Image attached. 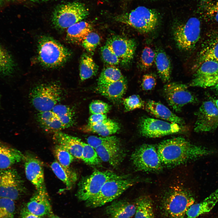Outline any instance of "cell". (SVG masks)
<instances>
[{
	"label": "cell",
	"mask_w": 218,
	"mask_h": 218,
	"mask_svg": "<svg viewBox=\"0 0 218 218\" xmlns=\"http://www.w3.org/2000/svg\"><path fill=\"white\" fill-rule=\"evenodd\" d=\"M162 164L175 166L214 153L207 148L193 144L185 138L174 137L164 140L157 147Z\"/></svg>",
	"instance_id": "cell-1"
},
{
	"label": "cell",
	"mask_w": 218,
	"mask_h": 218,
	"mask_svg": "<svg viewBox=\"0 0 218 218\" xmlns=\"http://www.w3.org/2000/svg\"><path fill=\"white\" fill-rule=\"evenodd\" d=\"M192 193L183 187H172L162 196L156 206L159 218H185L186 213L194 204Z\"/></svg>",
	"instance_id": "cell-2"
},
{
	"label": "cell",
	"mask_w": 218,
	"mask_h": 218,
	"mask_svg": "<svg viewBox=\"0 0 218 218\" xmlns=\"http://www.w3.org/2000/svg\"><path fill=\"white\" fill-rule=\"evenodd\" d=\"M133 179L128 175H120L107 181L99 192L86 201V206L90 208L101 206L119 197L133 186Z\"/></svg>",
	"instance_id": "cell-3"
},
{
	"label": "cell",
	"mask_w": 218,
	"mask_h": 218,
	"mask_svg": "<svg viewBox=\"0 0 218 218\" xmlns=\"http://www.w3.org/2000/svg\"><path fill=\"white\" fill-rule=\"evenodd\" d=\"M117 21L130 26L140 32L147 33L154 30L159 21V15L154 10L143 6L117 16Z\"/></svg>",
	"instance_id": "cell-4"
},
{
	"label": "cell",
	"mask_w": 218,
	"mask_h": 218,
	"mask_svg": "<svg viewBox=\"0 0 218 218\" xmlns=\"http://www.w3.org/2000/svg\"><path fill=\"white\" fill-rule=\"evenodd\" d=\"M38 57L44 66L52 68L65 63L71 56L70 51L55 40L44 37L39 40L38 45Z\"/></svg>",
	"instance_id": "cell-5"
},
{
	"label": "cell",
	"mask_w": 218,
	"mask_h": 218,
	"mask_svg": "<svg viewBox=\"0 0 218 218\" xmlns=\"http://www.w3.org/2000/svg\"><path fill=\"white\" fill-rule=\"evenodd\" d=\"M63 92L57 84H43L31 90L30 99L32 105L38 112L51 111L62 99Z\"/></svg>",
	"instance_id": "cell-6"
},
{
	"label": "cell",
	"mask_w": 218,
	"mask_h": 218,
	"mask_svg": "<svg viewBox=\"0 0 218 218\" xmlns=\"http://www.w3.org/2000/svg\"><path fill=\"white\" fill-rule=\"evenodd\" d=\"M89 14V10L84 4L74 2L57 7L53 13L52 20L53 24L57 28L67 29L82 21Z\"/></svg>",
	"instance_id": "cell-7"
},
{
	"label": "cell",
	"mask_w": 218,
	"mask_h": 218,
	"mask_svg": "<svg viewBox=\"0 0 218 218\" xmlns=\"http://www.w3.org/2000/svg\"><path fill=\"white\" fill-rule=\"evenodd\" d=\"M201 28L200 20L195 17L177 25L174 30L173 36L178 48L184 51L193 50L200 38Z\"/></svg>",
	"instance_id": "cell-8"
},
{
	"label": "cell",
	"mask_w": 218,
	"mask_h": 218,
	"mask_svg": "<svg viewBox=\"0 0 218 218\" xmlns=\"http://www.w3.org/2000/svg\"><path fill=\"white\" fill-rule=\"evenodd\" d=\"M118 175L110 170H96L83 177L78 184V198L86 201L98 193L107 181Z\"/></svg>",
	"instance_id": "cell-9"
},
{
	"label": "cell",
	"mask_w": 218,
	"mask_h": 218,
	"mask_svg": "<svg viewBox=\"0 0 218 218\" xmlns=\"http://www.w3.org/2000/svg\"><path fill=\"white\" fill-rule=\"evenodd\" d=\"M164 97L168 104L175 112H180L185 105L196 103L197 99L185 84L176 82L168 83L163 88Z\"/></svg>",
	"instance_id": "cell-10"
},
{
	"label": "cell",
	"mask_w": 218,
	"mask_h": 218,
	"mask_svg": "<svg viewBox=\"0 0 218 218\" xmlns=\"http://www.w3.org/2000/svg\"><path fill=\"white\" fill-rule=\"evenodd\" d=\"M131 160L136 169L140 171H155L162 167L157 149L153 145L144 144L139 147L132 154Z\"/></svg>",
	"instance_id": "cell-11"
},
{
	"label": "cell",
	"mask_w": 218,
	"mask_h": 218,
	"mask_svg": "<svg viewBox=\"0 0 218 218\" xmlns=\"http://www.w3.org/2000/svg\"><path fill=\"white\" fill-rule=\"evenodd\" d=\"M25 190L23 182L16 170L0 169V197L15 201L21 196Z\"/></svg>",
	"instance_id": "cell-12"
},
{
	"label": "cell",
	"mask_w": 218,
	"mask_h": 218,
	"mask_svg": "<svg viewBox=\"0 0 218 218\" xmlns=\"http://www.w3.org/2000/svg\"><path fill=\"white\" fill-rule=\"evenodd\" d=\"M182 126L163 120L148 117L142 118L139 124V130L143 136L158 137L180 132Z\"/></svg>",
	"instance_id": "cell-13"
},
{
	"label": "cell",
	"mask_w": 218,
	"mask_h": 218,
	"mask_svg": "<svg viewBox=\"0 0 218 218\" xmlns=\"http://www.w3.org/2000/svg\"><path fill=\"white\" fill-rule=\"evenodd\" d=\"M195 114L197 119L194 130L197 132L211 131L218 127V109L213 101L203 102Z\"/></svg>",
	"instance_id": "cell-14"
},
{
	"label": "cell",
	"mask_w": 218,
	"mask_h": 218,
	"mask_svg": "<svg viewBox=\"0 0 218 218\" xmlns=\"http://www.w3.org/2000/svg\"><path fill=\"white\" fill-rule=\"evenodd\" d=\"M218 81V61L208 60L199 66L190 84L192 87H214Z\"/></svg>",
	"instance_id": "cell-15"
},
{
	"label": "cell",
	"mask_w": 218,
	"mask_h": 218,
	"mask_svg": "<svg viewBox=\"0 0 218 218\" xmlns=\"http://www.w3.org/2000/svg\"><path fill=\"white\" fill-rule=\"evenodd\" d=\"M106 44L111 48L122 65H127L132 61L136 47L134 40L114 35L108 39Z\"/></svg>",
	"instance_id": "cell-16"
},
{
	"label": "cell",
	"mask_w": 218,
	"mask_h": 218,
	"mask_svg": "<svg viewBox=\"0 0 218 218\" xmlns=\"http://www.w3.org/2000/svg\"><path fill=\"white\" fill-rule=\"evenodd\" d=\"M23 160L27 179L33 185L37 192L48 196L45 182L43 166L41 162L30 155L25 156Z\"/></svg>",
	"instance_id": "cell-17"
},
{
	"label": "cell",
	"mask_w": 218,
	"mask_h": 218,
	"mask_svg": "<svg viewBox=\"0 0 218 218\" xmlns=\"http://www.w3.org/2000/svg\"><path fill=\"white\" fill-rule=\"evenodd\" d=\"M95 149L101 161L113 167L118 166L124 159V153L119 142L101 145Z\"/></svg>",
	"instance_id": "cell-18"
},
{
	"label": "cell",
	"mask_w": 218,
	"mask_h": 218,
	"mask_svg": "<svg viewBox=\"0 0 218 218\" xmlns=\"http://www.w3.org/2000/svg\"><path fill=\"white\" fill-rule=\"evenodd\" d=\"M53 138L56 145L65 148L75 158L81 160L83 142L79 138L61 131L54 133Z\"/></svg>",
	"instance_id": "cell-19"
},
{
	"label": "cell",
	"mask_w": 218,
	"mask_h": 218,
	"mask_svg": "<svg viewBox=\"0 0 218 218\" xmlns=\"http://www.w3.org/2000/svg\"><path fill=\"white\" fill-rule=\"evenodd\" d=\"M145 107L148 112L156 118L181 126L184 124V121L182 118L160 102L150 100L146 103Z\"/></svg>",
	"instance_id": "cell-20"
},
{
	"label": "cell",
	"mask_w": 218,
	"mask_h": 218,
	"mask_svg": "<svg viewBox=\"0 0 218 218\" xmlns=\"http://www.w3.org/2000/svg\"><path fill=\"white\" fill-rule=\"evenodd\" d=\"M218 202V188L201 202L191 205L185 218H197L212 210Z\"/></svg>",
	"instance_id": "cell-21"
},
{
	"label": "cell",
	"mask_w": 218,
	"mask_h": 218,
	"mask_svg": "<svg viewBox=\"0 0 218 218\" xmlns=\"http://www.w3.org/2000/svg\"><path fill=\"white\" fill-rule=\"evenodd\" d=\"M135 203L124 200L113 202L105 208V212L110 218H130L135 214Z\"/></svg>",
	"instance_id": "cell-22"
},
{
	"label": "cell",
	"mask_w": 218,
	"mask_h": 218,
	"mask_svg": "<svg viewBox=\"0 0 218 218\" xmlns=\"http://www.w3.org/2000/svg\"><path fill=\"white\" fill-rule=\"evenodd\" d=\"M127 88L125 79L104 84H97V90L101 95L112 100L121 99L125 93Z\"/></svg>",
	"instance_id": "cell-23"
},
{
	"label": "cell",
	"mask_w": 218,
	"mask_h": 218,
	"mask_svg": "<svg viewBox=\"0 0 218 218\" xmlns=\"http://www.w3.org/2000/svg\"><path fill=\"white\" fill-rule=\"evenodd\" d=\"M25 207L30 213L41 217L52 213L48 196L37 191L31 198Z\"/></svg>",
	"instance_id": "cell-24"
},
{
	"label": "cell",
	"mask_w": 218,
	"mask_h": 218,
	"mask_svg": "<svg viewBox=\"0 0 218 218\" xmlns=\"http://www.w3.org/2000/svg\"><path fill=\"white\" fill-rule=\"evenodd\" d=\"M199 58V65L206 60L218 61V31L212 33L207 38L203 44Z\"/></svg>",
	"instance_id": "cell-25"
},
{
	"label": "cell",
	"mask_w": 218,
	"mask_h": 218,
	"mask_svg": "<svg viewBox=\"0 0 218 218\" xmlns=\"http://www.w3.org/2000/svg\"><path fill=\"white\" fill-rule=\"evenodd\" d=\"M37 118L40 126L46 131L54 133L65 129L58 117L52 110L38 112Z\"/></svg>",
	"instance_id": "cell-26"
},
{
	"label": "cell",
	"mask_w": 218,
	"mask_h": 218,
	"mask_svg": "<svg viewBox=\"0 0 218 218\" xmlns=\"http://www.w3.org/2000/svg\"><path fill=\"white\" fill-rule=\"evenodd\" d=\"M24 157L18 150L0 144V169L10 168L23 160Z\"/></svg>",
	"instance_id": "cell-27"
},
{
	"label": "cell",
	"mask_w": 218,
	"mask_h": 218,
	"mask_svg": "<svg viewBox=\"0 0 218 218\" xmlns=\"http://www.w3.org/2000/svg\"><path fill=\"white\" fill-rule=\"evenodd\" d=\"M120 129V126L117 123L107 118L101 122L94 125L88 124L83 126L81 130L84 132L95 133L105 137L115 133Z\"/></svg>",
	"instance_id": "cell-28"
},
{
	"label": "cell",
	"mask_w": 218,
	"mask_h": 218,
	"mask_svg": "<svg viewBox=\"0 0 218 218\" xmlns=\"http://www.w3.org/2000/svg\"><path fill=\"white\" fill-rule=\"evenodd\" d=\"M92 29L90 23L82 21L67 28V37L71 42L82 43L88 34L92 31Z\"/></svg>",
	"instance_id": "cell-29"
},
{
	"label": "cell",
	"mask_w": 218,
	"mask_h": 218,
	"mask_svg": "<svg viewBox=\"0 0 218 218\" xmlns=\"http://www.w3.org/2000/svg\"><path fill=\"white\" fill-rule=\"evenodd\" d=\"M51 167L54 174L64 183L68 189L73 187L78 179V175L70 167L62 166L57 161H54Z\"/></svg>",
	"instance_id": "cell-30"
},
{
	"label": "cell",
	"mask_w": 218,
	"mask_h": 218,
	"mask_svg": "<svg viewBox=\"0 0 218 218\" xmlns=\"http://www.w3.org/2000/svg\"><path fill=\"white\" fill-rule=\"evenodd\" d=\"M199 13L206 21L218 24V1L200 0L198 6Z\"/></svg>",
	"instance_id": "cell-31"
},
{
	"label": "cell",
	"mask_w": 218,
	"mask_h": 218,
	"mask_svg": "<svg viewBox=\"0 0 218 218\" xmlns=\"http://www.w3.org/2000/svg\"><path fill=\"white\" fill-rule=\"evenodd\" d=\"M154 61L159 75L164 82L170 80L171 65L170 59L166 53L162 50L155 52Z\"/></svg>",
	"instance_id": "cell-32"
},
{
	"label": "cell",
	"mask_w": 218,
	"mask_h": 218,
	"mask_svg": "<svg viewBox=\"0 0 218 218\" xmlns=\"http://www.w3.org/2000/svg\"><path fill=\"white\" fill-rule=\"evenodd\" d=\"M135 218H156L154 202L149 196H144L137 199Z\"/></svg>",
	"instance_id": "cell-33"
},
{
	"label": "cell",
	"mask_w": 218,
	"mask_h": 218,
	"mask_svg": "<svg viewBox=\"0 0 218 218\" xmlns=\"http://www.w3.org/2000/svg\"><path fill=\"white\" fill-rule=\"evenodd\" d=\"M98 67L89 54H84L81 57L80 66V76L82 81L95 75Z\"/></svg>",
	"instance_id": "cell-34"
},
{
	"label": "cell",
	"mask_w": 218,
	"mask_h": 218,
	"mask_svg": "<svg viewBox=\"0 0 218 218\" xmlns=\"http://www.w3.org/2000/svg\"><path fill=\"white\" fill-rule=\"evenodd\" d=\"M52 111L57 115L65 128L73 126L75 122V113L72 108L67 105L57 104Z\"/></svg>",
	"instance_id": "cell-35"
},
{
	"label": "cell",
	"mask_w": 218,
	"mask_h": 218,
	"mask_svg": "<svg viewBox=\"0 0 218 218\" xmlns=\"http://www.w3.org/2000/svg\"><path fill=\"white\" fill-rule=\"evenodd\" d=\"M120 70L113 65L107 66L102 70L97 84H104L116 81L124 78Z\"/></svg>",
	"instance_id": "cell-36"
},
{
	"label": "cell",
	"mask_w": 218,
	"mask_h": 218,
	"mask_svg": "<svg viewBox=\"0 0 218 218\" xmlns=\"http://www.w3.org/2000/svg\"><path fill=\"white\" fill-rule=\"evenodd\" d=\"M15 64L12 56L0 45V74L10 75L13 72Z\"/></svg>",
	"instance_id": "cell-37"
},
{
	"label": "cell",
	"mask_w": 218,
	"mask_h": 218,
	"mask_svg": "<svg viewBox=\"0 0 218 218\" xmlns=\"http://www.w3.org/2000/svg\"><path fill=\"white\" fill-rule=\"evenodd\" d=\"M83 146L81 160L89 165H96L99 164L101 160L95 149L88 144L83 142Z\"/></svg>",
	"instance_id": "cell-38"
},
{
	"label": "cell",
	"mask_w": 218,
	"mask_h": 218,
	"mask_svg": "<svg viewBox=\"0 0 218 218\" xmlns=\"http://www.w3.org/2000/svg\"><path fill=\"white\" fill-rule=\"evenodd\" d=\"M54 153L58 162L62 166L68 167L75 157L64 148L56 145L54 149Z\"/></svg>",
	"instance_id": "cell-39"
},
{
	"label": "cell",
	"mask_w": 218,
	"mask_h": 218,
	"mask_svg": "<svg viewBox=\"0 0 218 218\" xmlns=\"http://www.w3.org/2000/svg\"><path fill=\"white\" fill-rule=\"evenodd\" d=\"M15 210L14 200L0 197V218H14Z\"/></svg>",
	"instance_id": "cell-40"
},
{
	"label": "cell",
	"mask_w": 218,
	"mask_h": 218,
	"mask_svg": "<svg viewBox=\"0 0 218 218\" xmlns=\"http://www.w3.org/2000/svg\"><path fill=\"white\" fill-rule=\"evenodd\" d=\"M100 38L97 33L91 31L82 41V46L90 54H93L99 44Z\"/></svg>",
	"instance_id": "cell-41"
},
{
	"label": "cell",
	"mask_w": 218,
	"mask_h": 218,
	"mask_svg": "<svg viewBox=\"0 0 218 218\" xmlns=\"http://www.w3.org/2000/svg\"><path fill=\"white\" fill-rule=\"evenodd\" d=\"M101 53L102 59L106 63L113 66L120 63L116 55L111 48L106 44L101 47Z\"/></svg>",
	"instance_id": "cell-42"
},
{
	"label": "cell",
	"mask_w": 218,
	"mask_h": 218,
	"mask_svg": "<svg viewBox=\"0 0 218 218\" xmlns=\"http://www.w3.org/2000/svg\"><path fill=\"white\" fill-rule=\"evenodd\" d=\"M86 140L87 144L94 149L101 145L111 143L119 142L116 137L111 136L97 137L91 136L88 137Z\"/></svg>",
	"instance_id": "cell-43"
},
{
	"label": "cell",
	"mask_w": 218,
	"mask_h": 218,
	"mask_svg": "<svg viewBox=\"0 0 218 218\" xmlns=\"http://www.w3.org/2000/svg\"><path fill=\"white\" fill-rule=\"evenodd\" d=\"M155 52L150 47H145L143 50L140 57L141 65L144 70H147L154 61Z\"/></svg>",
	"instance_id": "cell-44"
},
{
	"label": "cell",
	"mask_w": 218,
	"mask_h": 218,
	"mask_svg": "<svg viewBox=\"0 0 218 218\" xmlns=\"http://www.w3.org/2000/svg\"><path fill=\"white\" fill-rule=\"evenodd\" d=\"M123 104L126 111L138 108H144L145 104L138 95H133L124 99Z\"/></svg>",
	"instance_id": "cell-45"
},
{
	"label": "cell",
	"mask_w": 218,
	"mask_h": 218,
	"mask_svg": "<svg viewBox=\"0 0 218 218\" xmlns=\"http://www.w3.org/2000/svg\"><path fill=\"white\" fill-rule=\"evenodd\" d=\"M111 108L107 103L100 100H95L91 102L89 105L90 112L92 114H106Z\"/></svg>",
	"instance_id": "cell-46"
},
{
	"label": "cell",
	"mask_w": 218,
	"mask_h": 218,
	"mask_svg": "<svg viewBox=\"0 0 218 218\" xmlns=\"http://www.w3.org/2000/svg\"><path fill=\"white\" fill-rule=\"evenodd\" d=\"M156 84V78L152 74H147L143 76L141 83V87L143 90H151L155 87Z\"/></svg>",
	"instance_id": "cell-47"
},
{
	"label": "cell",
	"mask_w": 218,
	"mask_h": 218,
	"mask_svg": "<svg viewBox=\"0 0 218 218\" xmlns=\"http://www.w3.org/2000/svg\"><path fill=\"white\" fill-rule=\"evenodd\" d=\"M107 118L106 114H92L89 118L88 124L92 125L98 124Z\"/></svg>",
	"instance_id": "cell-48"
},
{
	"label": "cell",
	"mask_w": 218,
	"mask_h": 218,
	"mask_svg": "<svg viewBox=\"0 0 218 218\" xmlns=\"http://www.w3.org/2000/svg\"><path fill=\"white\" fill-rule=\"evenodd\" d=\"M21 218H42L28 211L25 207L22 209L20 213Z\"/></svg>",
	"instance_id": "cell-49"
},
{
	"label": "cell",
	"mask_w": 218,
	"mask_h": 218,
	"mask_svg": "<svg viewBox=\"0 0 218 218\" xmlns=\"http://www.w3.org/2000/svg\"><path fill=\"white\" fill-rule=\"evenodd\" d=\"M199 218H218V210L211 213V211L207 214L202 215Z\"/></svg>",
	"instance_id": "cell-50"
},
{
	"label": "cell",
	"mask_w": 218,
	"mask_h": 218,
	"mask_svg": "<svg viewBox=\"0 0 218 218\" xmlns=\"http://www.w3.org/2000/svg\"><path fill=\"white\" fill-rule=\"evenodd\" d=\"M49 218H61L51 213L49 214Z\"/></svg>",
	"instance_id": "cell-51"
},
{
	"label": "cell",
	"mask_w": 218,
	"mask_h": 218,
	"mask_svg": "<svg viewBox=\"0 0 218 218\" xmlns=\"http://www.w3.org/2000/svg\"><path fill=\"white\" fill-rule=\"evenodd\" d=\"M213 101L214 102L216 107L218 109V99L216 100H213Z\"/></svg>",
	"instance_id": "cell-52"
},
{
	"label": "cell",
	"mask_w": 218,
	"mask_h": 218,
	"mask_svg": "<svg viewBox=\"0 0 218 218\" xmlns=\"http://www.w3.org/2000/svg\"><path fill=\"white\" fill-rule=\"evenodd\" d=\"M214 87L215 90L218 93V81Z\"/></svg>",
	"instance_id": "cell-53"
},
{
	"label": "cell",
	"mask_w": 218,
	"mask_h": 218,
	"mask_svg": "<svg viewBox=\"0 0 218 218\" xmlns=\"http://www.w3.org/2000/svg\"><path fill=\"white\" fill-rule=\"evenodd\" d=\"M12 1H18V0H11Z\"/></svg>",
	"instance_id": "cell-54"
},
{
	"label": "cell",
	"mask_w": 218,
	"mask_h": 218,
	"mask_svg": "<svg viewBox=\"0 0 218 218\" xmlns=\"http://www.w3.org/2000/svg\"><path fill=\"white\" fill-rule=\"evenodd\" d=\"M1 0H0V4H1Z\"/></svg>",
	"instance_id": "cell-55"
}]
</instances>
